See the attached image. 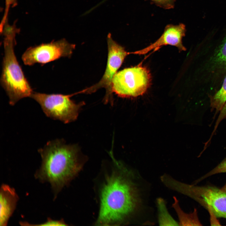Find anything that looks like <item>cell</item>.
I'll return each mask as SVG.
<instances>
[{
    "label": "cell",
    "mask_w": 226,
    "mask_h": 226,
    "mask_svg": "<svg viewBox=\"0 0 226 226\" xmlns=\"http://www.w3.org/2000/svg\"><path fill=\"white\" fill-rule=\"evenodd\" d=\"M120 170L106 178L101 191L97 225L125 223L140 208L141 200L133 174L126 168Z\"/></svg>",
    "instance_id": "cell-1"
},
{
    "label": "cell",
    "mask_w": 226,
    "mask_h": 226,
    "mask_svg": "<svg viewBox=\"0 0 226 226\" xmlns=\"http://www.w3.org/2000/svg\"><path fill=\"white\" fill-rule=\"evenodd\" d=\"M38 151L42 162L35 176L42 182L50 183L55 198L80 170L83 156L77 146L67 144L62 139L48 141Z\"/></svg>",
    "instance_id": "cell-2"
},
{
    "label": "cell",
    "mask_w": 226,
    "mask_h": 226,
    "mask_svg": "<svg viewBox=\"0 0 226 226\" xmlns=\"http://www.w3.org/2000/svg\"><path fill=\"white\" fill-rule=\"evenodd\" d=\"M18 31L15 28L8 25L4 28L1 33L4 37V56L0 82L11 105H14L23 98L30 97L33 92L14 53L15 37Z\"/></svg>",
    "instance_id": "cell-3"
},
{
    "label": "cell",
    "mask_w": 226,
    "mask_h": 226,
    "mask_svg": "<svg viewBox=\"0 0 226 226\" xmlns=\"http://www.w3.org/2000/svg\"><path fill=\"white\" fill-rule=\"evenodd\" d=\"M168 188L194 200L216 217L226 219V193L210 186H198L186 184L167 176L164 181Z\"/></svg>",
    "instance_id": "cell-4"
},
{
    "label": "cell",
    "mask_w": 226,
    "mask_h": 226,
    "mask_svg": "<svg viewBox=\"0 0 226 226\" xmlns=\"http://www.w3.org/2000/svg\"><path fill=\"white\" fill-rule=\"evenodd\" d=\"M71 96L33 92L30 97L39 104L46 116L68 123L77 119L84 104L75 103L70 98Z\"/></svg>",
    "instance_id": "cell-5"
},
{
    "label": "cell",
    "mask_w": 226,
    "mask_h": 226,
    "mask_svg": "<svg viewBox=\"0 0 226 226\" xmlns=\"http://www.w3.org/2000/svg\"><path fill=\"white\" fill-rule=\"evenodd\" d=\"M151 81L150 73L147 68L137 66L126 68L115 75L111 90L121 97H136L146 92Z\"/></svg>",
    "instance_id": "cell-6"
},
{
    "label": "cell",
    "mask_w": 226,
    "mask_h": 226,
    "mask_svg": "<svg viewBox=\"0 0 226 226\" xmlns=\"http://www.w3.org/2000/svg\"><path fill=\"white\" fill-rule=\"evenodd\" d=\"M75 46L65 39L52 41L47 43L28 48L23 54L24 63L32 66L35 63L45 64L62 57H70Z\"/></svg>",
    "instance_id": "cell-7"
},
{
    "label": "cell",
    "mask_w": 226,
    "mask_h": 226,
    "mask_svg": "<svg viewBox=\"0 0 226 226\" xmlns=\"http://www.w3.org/2000/svg\"><path fill=\"white\" fill-rule=\"evenodd\" d=\"M107 41L108 56L105 72L98 83L84 91L87 93L93 92L102 88H105L109 94L111 92L113 79L125 58L130 54L115 41L110 34L108 35Z\"/></svg>",
    "instance_id": "cell-8"
},
{
    "label": "cell",
    "mask_w": 226,
    "mask_h": 226,
    "mask_svg": "<svg viewBox=\"0 0 226 226\" xmlns=\"http://www.w3.org/2000/svg\"><path fill=\"white\" fill-rule=\"evenodd\" d=\"M186 32L185 25L183 24L168 25L161 36L154 42L143 49L130 53L145 54L153 49H158L161 46L166 45L175 46L180 51H185L186 48L183 45L182 40Z\"/></svg>",
    "instance_id": "cell-9"
},
{
    "label": "cell",
    "mask_w": 226,
    "mask_h": 226,
    "mask_svg": "<svg viewBox=\"0 0 226 226\" xmlns=\"http://www.w3.org/2000/svg\"><path fill=\"white\" fill-rule=\"evenodd\" d=\"M0 225H6L14 211L18 196L14 189L3 184L0 191Z\"/></svg>",
    "instance_id": "cell-10"
},
{
    "label": "cell",
    "mask_w": 226,
    "mask_h": 226,
    "mask_svg": "<svg viewBox=\"0 0 226 226\" xmlns=\"http://www.w3.org/2000/svg\"><path fill=\"white\" fill-rule=\"evenodd\" d=\"M173 198L174 202L172 205V207L177 215L179 220V225H201L197 217L196 210L192 213H186L180 208L177 198L174 196Z\"/></svg>",
    "instance_id": "cell-11"
},
{
    "label": "cell",
    "mask_w": 226,
    "mask_h": 226,
    "mask_svg": "<svg viewBox=\"0 0 226 226\" xmlns=\"http://www.w3.org/2000/svg\"><path fill=\"white\" fill-rule=\"evenodd\" d=\"M158 212V223L161 226H177L179 223L172 217L168 211L164 200L161 198L157 200Z\"/></svg>",
    "instance_id": "cell-12"
},
{
    "label": "cell",
    "mask_w": 226,
    "mask_h": 226,
    "mask_svg": "<svg viewBox=\"0 0 226 226\" xmlns=\"http://www.w3.org/2000/svg\"><path fill=\"white\" fill-rule=\"evenodd\" d=\"M211 106L217 112L221 111L226 103V76L220 89L211 98Z\"/></svg>",
    "instance_id": "cell-13"
},
{
    "label": "cell",
    "mask_w": 226,
    "mask_h": 226,
    "mask_svg": "<svg viewBox=\"0 0 226 226\" xmlns=\"http://www.w3.org/2000/svg\"><path fill=\"white\" fill-rule=\"evenodd\" d=\"M213 61L217 66L226 67V36L214 53Z\"/></svg>",
    "instance_id": "cell-14"
},
{
    "label": "cell",
    "mask_w": 226,
    "mask_h": 226,
    "mask_svg": "<svg viewBox=\"0 0 226 226\" xmlns=\"http://www.w3.org/2000/svg\"><path fill=\"white\" fill-rule=\"evenodd\" d=\"M225 172H226V157L215 168L196 181L195 184H196L207 177L213 175Z\"/></svg>",
    "instance_id": "cell-15"
},
{
    "label": "cell",
    "mask_w": 226,
    "mask_h": 226,
    "mask_svg": "<svg viewBox=\"0 0 226 226\" xmlns=\"http://www.w3.org/2000/svg\"><path fill=\"white\" fill-rule=\"evenodd\" d=\"M17 0H5V11L3 19L1 23L2 24H4L7 22V19L10 8L15 6L16 4Z\"/></svg>",
    "instance_id": "cell-16"
},
{
    "label": "cell",
    "mask_w": 226,
    "mask_h": 226,
    "mask_svg": "<svg viewBox=\"0 0 226 226\" xmlns=\"http://www.w3.org/2000/svg\"><path fill=\"white\" fill-rule=\"evenodd\" d=\"M159 7L166 9L174 7L175 0H150Z\"/></svg>",
    "instance_id": "cell-17"
},
{
    "label": "cell",
    "mask_w": 226,
    "mask_h": 226,
    "mask_svg": "<svg viewBox=\"0 0 226 226\" xmlns=\"http://www.w3.org/2000/svg\"><path fill=\"white\" fill-rule=\"evenodd\" d=\"M67 225L63 220H54L51 218H48L46 221L44 223L39 224H35L32 225L55 226H65Z\"/></svg>",
    "instance_id": "cell-18"
},
{
    "label": "cell",
    "mask_w": 226,
    "mask_h": 226,
    "mask_svg": "<svg viewBox=\"0 0 226 226\" xmlns=\"http://www.w3.org/2000/svg\"><path fill=\"white\" fill-rule=\"evenodd\" d=\"M220 113L222 116L226 117V103L221 110Z\"/></svg>",
    "instance_id": "cell-19"
},
{
    "label": "cell",
    "mask_w": 226,
    "mask_h": 226,
    "mask_svg": "<svg viewBox=\"0 0 226 226\" xmlns=\"http://www.w3.org/2000/svg\"><path fill=\"white\" fill-rule=\"evenodd\" d=\"M220 189L222 191L226 193V183Z\"/></svg>",
    "instance_id": "cell-20"
}]
</instances>
